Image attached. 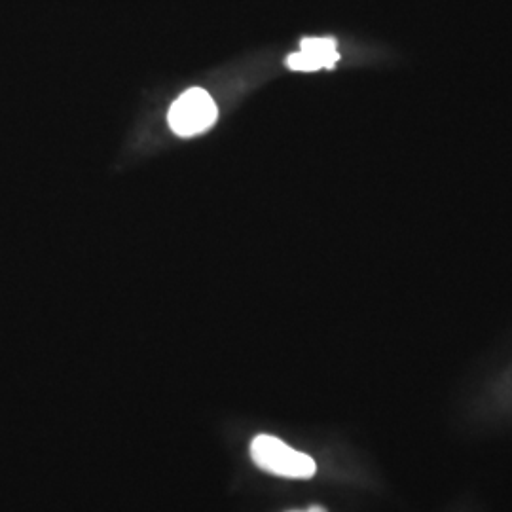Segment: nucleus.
<instances>
[{
	"mask_svg": "<svg viewBox=\"0 0 512 512\" xmlns=\"http://www.w3.org/2000/svg\"><path fill=\"white\" fill-rule=\"evenodd\" d=\"M219 116V110L211 95L194 88L190 92L183 93L169 110V126L177 135L190 137L196 133H202L215 124Z\"/></svg>",
	"mask_w": 512,
	"mask_h": 512,
	"instance_id": "2",
	"label": "nucleus"
},
{
	"mask_svg": "<svg viewBox=\"0 0 512 512\" xmlns=\"http://www.w3.org/2000/svg\"><path fill=\"white\" fill-rule=\"evenodd\" d=\"M291 512H327V509H323V507H310L308 511H291Z\"/></svg>",
	"mask_w": 512,
	"mask_h": 512,
	"instance_id": "4",
	"label": "nucleus"
},
{
	"mask_svg": "<svg viewBox=\"0 0 512 512\" xmlns=\"http://www.w3.org/2000/svg\"><path fill=\"white\" fill-rule=\"evenodd\" d=\"M340 59L334 38H304L300 50L289 55L287 65L291 71H319L332 69Z\"/></svg>",
	"mask_w": 512,
	"mask_h": 512,
	"instance_id": "3",
	"label": "nucleus"
},
{
	"mask_svg": "<svg viewBox=\"0 0 512 512\" xmlns=\"http://www.w3.org/2000/svg\"><path fill=\"white\" fill-rule=\"evenodd\" d=\"M251 458L262 471L283 478L308 480L317 473V465L308 454L294 450L274 435H256L251 442Z\"/></svg>",
	"mask_w": 512,
	"mask_h": 512,
	"instance_id": "1",
	"label": "nucleus"
}]
</instances>
